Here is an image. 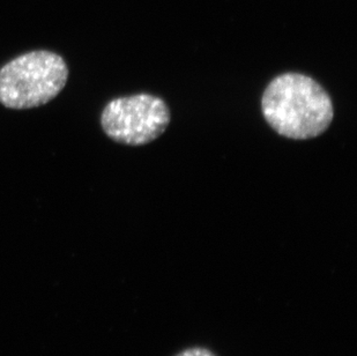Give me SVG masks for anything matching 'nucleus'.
Segmentation results:
<instances>
[{
    "label": "nucleus",
    "mask_w": 357,
    "mask_h": 356,
    "mask_svg": "<svg viewBox=\"0 0 357 356\" xmlns=\"http://www.w3.org/2000/svg\"><path fill=\"white\" fill-rule=\"evenodd\" d=\"M264 117L278 135L307 140L323 135L333 121V103L321 84L305 74H280L261 98Z\"/></svg>",
    "instance_id": "1"
},
{
    "label": "nucleus",
    "mask_w": 357,
    "mask_h": 356,
    "mask_svg": "<svg viewBox=\"0 0 357 356\" xmlns=\"http://www.w3.org/2000/svg\"><path fill=\"white\" fill-rule=\"evenodd\" d=\"M68 65L51 51H31L0 68V103L31 109L54 100L66 84Z\"/></svg>",
    "instance_id": "2"
},
{
    "label": "nucleus",
    "mask_w": 357,
    "mask_h": 356,
    "mask_svg": "<svg viewBox=\"0 0 357 356\" xmlns=\"http://www.w3.org/2000/svg\"><path fill=\"white\" fill-rule=\"evenodd\" d=\"M170 119V109L162 98L142 93L109 102L102 112L101 125L114 142L142 146L161 137Z\"/></svg>",
    "instance_id": "3"
},
{
    "label": "nucleus",
    "mask_w": 357,
    "mask_h": 356,
    "mask_svg": "<svg viewBox=\"0 0 357 356\" xmlns=\"http://www.w3.org/2000/svg\"><path fill=\"white\" fill-rule=\"evenodd\" d=\"M175 356H216L215 354L213 353L212 350H209L208 348L205 347H190L186 350L179 352L177 355Z\"/></svg>",
    "instance_id": "4"
}]
</instances>
